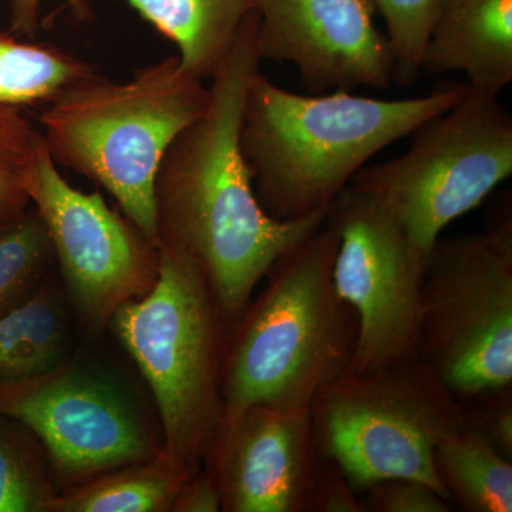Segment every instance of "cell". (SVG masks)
Segmentation results:
<instances>
[{
  "mask_svg": "<svg viewBox=\"0 0 512 512\" xmlns=\"http://www.w3.org/2000/svg\"><path fill=\"white\" fill-rule=\"evenodd\" d=\"M256 29L258 15L252 10L208 86L207 110L174 138L154 185L158 248L178 249L200 266L229 328L259 282L322 227L330 210L278 221L256 197L239 141L249 82L262 62Z\"/></svg>",
  "mask_w": 512,
  "mask_h": 512,
  "instance_id": "obj_1",
  "label": "cell"
},
{
  "mask_svg": "<svg viewBox=\"0 0 512 512\" xmlns=\"http://www.w3.org/2000/svg\"><path fill=\"white\" fill-rule=\"evenodd\" d=\"M467 84L380 100L346 90L288 92L255 74L242 110V156L266 214L295 221L329 210L370 158L463 99Z\"/></svg>",
  "mask_w": 512,
  "mask_h": 512,
  "instance_id": "obj_2",
  "label": "cell"
},
{
  "mask_svg": "<svg viewBox=\"0 0 512 512\" xmlns=\"http://www.w3.org/2000/svg\"><path fill=\"white\" fill-rule=\"evenodd\" d=\"M338 244L323 222L272 268L264 291L229 328L220 427L255 404L311 407L323 386L349 370L359 322L333 284Z\"/></svg>",
  "mask_w": 512,
  "mask_h": 512,
  "instance_id": "obj_3",
  "label": "cell"
},
{
  "mask_svg": "<svg viewBox=\"0 0 512 512\" xmlns=\"http://www.w3.org/2000/svg\"><path fill=\"white\" fill-rule=\"evenodd\" d=\"M210 87L168 56L126 82L99 73L74 83L46 104L42 136L60 167L104 188L119 210L156 247L154 185L174 138L200 119Z\"/></svg>",
  "mask_w": 512,
  "mask_h": 512,
  "instance_id": "obj_4",
  "label": "cell"
},
{
  "mask_svg": "<svg viewBox=\"0 0 512 512\" xmlns=\"http://www.w3.org/2000/svg\"><path fill=\"white\" fill-rule=\"evenodd\" d=\"M156 281L121 305L109 328L153 396L163 454L197 473L220 429L221 363L229 326L204 271L160 245Z\"/></svg>",
  "mask_w": 512,
  "mask_h": 512,
  "instance_id": "obj_5",
  "label": "cell"
},
{
  "mask_svg": "<svg viewBox=\"0 0 512 512\" xmlns=\"http://www.w3.org/2000/svg\"><path fill=\"white\" fill-rule=\"evenodd\" d=\"M309 409L320 458L336 461L357 494L384 478L409 477L448 503L434 451L467 427L466 410L420 359L373 372L346 370Z\"/></svg>",
  "mask_w": 512,
  "mask_h": 512,
  "instance_id": "obj_6",
  "label": "cell"
},
{
  "mask_svg": "<svg viewBox=\"0 0 512 512\" xmlns=\"http://www.w3.org/2000/svg\"><path fill=\"white\" fill-rule=\"evenodd\" d=\"M419 359L461 404L512 387V220L437 241L421 285Z\"/></svg>",
  "mask_w": 512,
  "mask_h": 512,
  "instance_id": "obj_7",
  "label": "cell"
},
{
  "mask_svg": "<svg viewBox=\"0 0 512 512\" xmlns=\"http://www.w3.org/2000/svg\"><path fill=\"white\" fill-rule=\"evenodd\" d=\"M400 157L365 165L349 185L402 225L426 266L443 229L512 174V119L498 99L467 92L410 134Z\"/></svg>",
  "mask_w": 512,
  "mask_h": 512,
  "instance_id": "obj_8",
  "label": "cell"
},
{
  "mask_svg": "<svg viewBox=\"0 0 512 512\" xmlns=\"http://www.w3.org/2000/svg\"><path fill=\"white\" fill-rule=\"evenodd\" d=\"M0 416L32 431L60 490L163 454L158 417L123 377L80 352L46 375L0 383Z\"/></svg>",
  "mask_w": 512,
  "mask_h": 512,
  "instance_id": "obj_9",
  "label": "cell"
},
{
  "mask_svg": "<svg viewBox=\"0 0 512 512\" xmlns=\"http://www.w3.org/2000/svg\"><path fill=\"white\" fill-rule=\"evenodd\" d=\"M326 221L339 238L333 284L359 322L349 370L373 372L419 359L424 264L402 225L350 185L330 205Z\"/></svg>",
  "mask_w": 512,
  "mask_h": 512,
  "instance_id": "obj_10",
  "label": "cell"
},
{
  "mask_svg": "<svg viewBox=\"0 0 512 512\" xmlns=\"http://www.w3.org/2000/svg\"><path fill=\"white\" fill-rule=\"evenodd\" d=\"M29 194L49 232L57 272L80 325L92 335L103 332L121 305L154 284L160 249L100 192L67 183L46 146Z\"/></svg>",
  "mask_w": 512,
  "mask_h": 512,
  "instance_id": "obj_11",
  "label": "cell"
},
{
  "mask_svg": "<svg viewBox=\"0 0 512 512\" xmlns=\"http://www.w3.org/2000/svg\"><path fill=\"white\" fill-rule=\"evenodd\" d=\"M262 60L292 63L305 89L323 94L394 86V57L375 25L373 0H251Z\"/></svg>",
  "mask_w": 512,
  "mask_h": 512,
  "instance_id": "obj_12",
  "label": "cell"
},
{
  "mask_svg": "<svg viewBox=\"0 0 512 512\" xmlns=\"http://www.w3.org/2000/svg\"><path fill=\"white\" fill-rule=\"evenodd\" d=\"M320 456L311 409L255 404L220 427L204 466L225 512H311Z\"/></svg>",
  "mask_w": 512,
  "mask_h": 512,
  "instance_id": "obj_13",
  "label": "cell"
},
{
  "mask_svg": "<svg viewBox=\"0 0 512 512\" xmlns=\"http://www.w3.org/2000/svg\"><path fill=\"white\" fill-rule=\"evenodd\" d=\"M421 70L463 72L471 92L498 99L512 82V0H448Z\"/></svg>",
  "mask_w": 512,
  "mask_h": 512,
  "instance_id": "obj_14",
  "label": "cell"
},
{
  "mask_svg": "<svg viewBox=\"0 0 512 512\" xmlns=\"http://www.w3.org/2000/svg\"><path fill=\"white\" fill-rule=\"evenodd\" d=\"M74 320L79 322L56 275L0 315V383L46 375L72 359L79 352Z\"/></svg>",
  "mask_w": 512,
  "mask_h": 512,
  "instance_id": "obj_15",
  "label": "cell"
},
{
  "mask_svg": "<svg viewBox=\"0 0 512 512\" xmlns=\"http://www.w3.org/2000/svg\"><path fill=\"white\" fill-rule=\"evenodd\" d=\"M180 50L184 69L212 80L231 55L251 0H123Z\"/></svg>",
  "mask_w": 512,
  "mask_h": 512,
  "instance_id": "obj_16",
  "label": "cell"
},
{
  "mask_svg": "<svg viewBox=\"0 0 512 512\" xmlns=\"http://www.w3.org/2000/svg\"><path fill=\"white\" fill-rule=\"evenodd\" d=\"M434 471L451 507L512 511V461L470 427L441 441L434 451Z\"/></svg>",
  "mask_w": 512,
  "mask_h": 512,
  "instance_id": "obj_17",
  "label": "cell"
},
{
  "mask_svg": "<svg viewBox=\"0 0 512 512\" xmlns=\"http://www.w3.org/2000/svg\"><path fill=\"white\" fill-rule=\"evenodd\" d=\"M188 477L161 454L63 488L49 512H171Z\"/></svg>",
  "mask_w": 512,
  "mask_h": 512,
  "instance_id": "obj_18",
  "label": "cell"
},
{
  "mask_svg": "<svg viewBox=\"0 0 512 512\" xmlns=\"http://www.w3.org/2000/svg\"><path fill=\"white\" fill-rule=\"evenodd\" d=\"M96 73L79 57L49 43L0 33V104H49L67 87Z\"/></svg>",
  "mask_w": 512,
  "mask_h": 512,
  "instance_id": "obj_19",
  "label": "cell"
},
{
  "mask_svg": "<svg viewBox=\"0 0 512 512\" xmlns=\"http://www.w3.org/2000/svg\"><path fill=\"white\" fill-rule=\"evenodd\" d=\"M59 493L39 440L18 420L0 416V512H49Z\"/></svg>",
  "mask_w": 512,
  "mask_h": 512,
  "instance_id": "obj_20",
  "label": "cell"
},
{
  "mask_svg": "<svg viewBox=\"0 0 512 512\" xmlns=\"http://www.w3.org/2000/svg\"><path fill=\"white\" fill-rule=\"evenodd\" d=\"M56 269L49 232L32 205L0 228V315L30 298Z\"/></svg>",
  "mask_w": 512,
  "mask_h": 512,
  "instance_id": "obj_21",
  "label": "cell"
},
{
  "mask_svg": "<svg viewBox=\"0 0 512 512\" xmlns=\"http://www.w3.org/2000/svg\"><path fill=\"white\" fill-rule=\"evenodd\" d=\"M45 146L20 107L0 104V228L32 207L30 178Z\"/></svg>",
  "mask_w": 512,
  "mask_h": 512,
  "instance_id": "obj_22",
  "label": "cell"
},
{
  "mask_svg": "<svg viewBox=\"0 0 512 512\" xmlns=\"http://www.w3.org/2000/svg\"><path fill=\"white\" fill-rule=\"evenodd\" d=\"M382 13L394 57L393 84L412 86L419 79L421 57L431 29L448 0H373Z\"/></svg>",
  "mask_w": 512,
  "mask_h": 512,
  "instance_id": "obj_23",
  "label": "cell"
},
{
  "mask_svg": "<svg viewBox=\"0 0 512 512\" xmlns=\"http://www.w3.org/2000/svg\"><path fill=\"white\" fill-rule=\"evenodd\" d=\"M363 512H448L450 504L429 484L416 478L392 477L360 491Z\"/></svg>",
  "mask_w": 512,
  "mask_h": 512,
  "instance_id": "obj_24",
  "label": "cell"
},
{
  "mask_svg": "<svg viewBox=\"0 0 512 512\" xmlns=\"http://www.w3.org/2000/svg\"><path fill=\"white\" fill-rule=\"evenodd\" d=\"M467 426L512 461V387L463 404Z\"/></svg>",
  "mask_w": 512,
  "mask_h": 512,
  "instance_id": "obj_25",
  "label": "cell"
},
{
  "mask_svg": "<svg viewBox=\"0 0 512 512\" xmlns=\"http://www.w3.org/2000/svg\"><path fill=\"white\" fill-rule=\"evenodd\" d=\"M311 512H363L360 497L342 467L320 458L313 485Z\"/></svg>",
  "mask_w": 512,
  "mask_h": 512,
  "instance_id": "obj_26",
  "label": "cell"
},
{
  "mask_svg": "<svg viewBox=\"0 0 512 512\" xmlns=\"http://www.w3.org/2000/svg\"><path fill=\"white\" fill-rule=\"evenodd\" d=\"M218 511H222L220 488L211 471L202 466L185 480L171 512Z\"/></svg>",
  "mask_w": 512,
  "mask_h": 512,
  "instance_id": "obj_27",
  "label": "cell"
},
{
  "mask_svg": "<svg viewBox=\"0 0 512 512\" xmlns=\"http://www.w3.org/2000/svg\"><path fill=\"white\" fill-rule=\"evenodd\" d=\"M45 0H12L10 5V25L20 36L32 37L39 29L40 8ZM80 19L89 13L86 0H66Z\"/></svg>",
  "mask_w": 512,
  "mask_h": 512,
  "instance_id": "obj_28",
  "label": "cell"
}]
</instances>
